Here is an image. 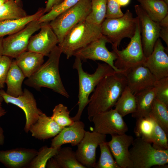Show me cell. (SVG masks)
Segmentation results:
<instances>
[{"instance_id":"obj_29","label":"cell","mask_w":168,"mask_h":168,"mask_svg":"<svg viewBox=\"0 0 168 168\" xmlns=\"http://www.w3.org/2000/svg\"><path fill=\"white\" fill-rule=\"evenodd\" d=\"M27 16L21 5L15 0H8L0 6V21L20 19Z\"/></svg>"},{"instance_id":"obj_42","label":"cell","mask_w":168,"mask_h":168,"mask_svg":"<svg viewBox=\"0 0 168 168\" xmlns=\"http://www.w3.org/2000/svg\"><path fill=\"white\" fill-rule=\"evenodd\" d=\"M64 0H48L45 7L44 8V13L49 12L53 8L62 2Z\"/></svg>"},{"instance_id":"obj_45","label":"cell","mask_w":168,"mask_h":168,"mask_svg":"<svg viewBox=\"0 0 168 168\" xmlns=\"http://www.w3.org/2000/svg\"><path fill=\"white\" fill-rule=\"evenodd\" d=\"M4 131L0 125V145L4 144L5 140V136Z\"/></svg>"},{"instance_id":"obj_27","label":"cell","mask_w":168,"mask_h":168,"mask_svg":"<svg viewBox=\"0 0 168 168\" xmlns=\"http://www.w3.org/2000/svg\"><path fill=\"white\" fill-rule=\"evenodd\" d=\"M114 106V109L123 117L135 111V96L128 86L122 92Z\"/></svg>"},{"instance_id":"obj_28","label":"cell","mask_w":168,"mask_h":168,"mask_svg":"<svg viewBox=\"0 0 168 168\" xmlns=\"http://www.w3.org/2000/svg\"><path fill=\"white\" fill-rule=\"evenodd\" d=\"M54 157L60 168H86L78 161L76 152L70 147L61 148Z\"/></svg>"},{"instance_id":"obj_35","label":"cell","mask_w":168,"mask_h":168,"mask_svg":"<svg viewBox=\"0 0 168 168\" xmlns=\"http://www.w3.org/2000/svg\"><path fill=\"white\" fill-rule=\"evenodd\" d=\"M51 117L60 126L64 128L72 125L74 121L69 115L70 112L68 108L62 104L56 105L53 110Z\"/></svg>"},{"instance_id":"obj_8","label":"cell","mask_w":168,"mask_h":168,"mask_svg":"<svg viewBox=\"0 0 168 168\" xmlns=\"http://www.w3.org/2000/svg\"><path fill=\"white\" fill-rule=\"evenodd\" d=\"M137 17L135 31L127 46L122 50L112 47L116 56L114 62L115 67L124 72L135 67L142 65L146 57L142 47L141 39V26Z\"/></svg>"},{"instance_id":"obj_51","label":"cell","mask_w":168,"mask_h":168,"mask_svg":"<svg viewBox=\"0 0 168 168\" xmlns=\"http://www.w3.org/2000/svg\"></svg>"},{"instance_id":"obj_7","label":"cell","mask_w":168,"mask_h":168,"mask_svg":"<svg viewBox=\"0 0 168 168\" xmlns=\"http://www.w3.org/2000/svg\"><path fill=\"white\" fill-rule=\"evenodd\" d=\"M137 17L127 10L122 16L115 18H105L101 25L102 35L112 45L117 48L124 38L131 39L135 31Z\"/></svg>"},{"instance_id":"obj_21","label":"cell","mask_w":168,"mask_h":168,"mask_svg":"<svg viewBox=\"0 0 168 168\" xmlns=\"http://www.w3.org/2000/svg\"><path fill=\"white\" fill-rule=\"evenodd\" d=\"M64 128L58 125L51 117L42 113L29 130L32 136L40 140L54 137Z\"/></svg>"},{"instance_id":"obj_14","label":"cell","mask_w":168,"mask_h":168,"mask_svg":"<svg viewBox=\"0 0 168 168\" xmlns=\"http://www.w3.org/2000/svg\"><path fill=\"white\" fill-rule=\"evenodd\" d=\"M106 135L95 131H86L76 154L78 161L86 168L94 167L96 163V151L99 144L106 141Z\"/></svg>"},{"instance_id":"obj_12","label":"cell","mask_w":168,"mask_h":168,"mask_svg":"<svg viewBox=\"0 0 168 168\" xmlns=\"http://www.w3.org/2000/svg\"><path fill=\"white\" fill-rule=\"evenodd\" d=\"M109 43L107 38L103 35L91 42L85 47L76 52L73 56L79 57L82 60L90 59L100 60L104 62L118 72H124L115 67L114 62L116 56L112 51H110L106 48V43Z\"/></svg>"},{"instance_id":"obj_34","label":"cell","mask_w":168,"mask_h":168,"mask_svg":"<svg viewBox=\"0 0 168 168\" xmlns=\"http://www.w3.org/2000/svg\"><path fill=\"white\" fill-rule=\"evenodd\" d=\"M99 146L100 151V157L93 168H120L114 160L107 142L105 141L102 142Z\"/></svg>"},{"instance_id":"obj_4","label":"cell","mask_w":168,"mask_h":168,"mask_svg":"<svg viewBox=\"0 0 168 168\" xmlns=\"http://www.w3.org/2000/svg\"><path fill=\"white\" fill-rule=\"evenodd\" d=\"M102 35L101 25L93 24L86 20L74 26L58 46L67 59Z\"/></svg>"},{"instance_id":"obj_19","label":"cell","mask_w":168,"mask_h":168,"mask_svg":"<svg viewBox=\"0 0 168 168\" xmlns=\"http://www.w3.org/2000/svg\"><path fill=\"white\" fill-rule=\"evenodd\" d=\"M38 151L34 149L17 148L0 151V162L8 168H28Z\"/></svg>"},{"instance_id":"obj_26","label":"cell","mask_w":168,"mask_h":168,"mask_svg":"<svg viewBox=\"0 0 168 168\" xmlns=\"http://www.w3.org/2000/svg\"><path fill=\"white\" fill-rule=\"evenodd\" d=\"M149 17L159 22L168 14V5L162 0H137Z\"/></svg>"},{"instance_id":"obj_10","label":"cell","mask_w":168,"mask_h":168,"mask_svg":"<svg viewBox=\"0 0 168 168\" xmlns=\"http://www.w3.org/2000/svg\"><path fill=\"white\" fill-rule=\"evenodd\" d=\"M0 95L7 104L15 105L23 110L26 118L24 130L26 133H28L30 127L36 122L39 116L43 113L37 108L33 94L28 89H25L21 95L15 97L8 95L3 89H1Z\"/></svg>"},{"instance_id":"obj_20","label":"cell","mask_w":168,"mask_h":168,"mask_svg":"<svg viewBox=\"0 0 168 168\" xmlns=\"http://www.w3.org/2000/svg\"><path fill=\"white\" fill-rule=\"evenodd\" d=\"M86 131L85 124L80 120L74 121L72 125L65 127L52 140L51 147H61L70 143L72 146L77 145L83 138Z\"/></svg>"},{"instance_id":"obj_16","label":"cell","mask_w":168,"mask_h":168,"mask_svg":"<svg viewBox=\"0 0 168 168\" xmlns=\"http://www.w3.org/2000/svg\"><path fill=\"white\" fill-rule=\"evenodd\" d=\"M161 40L156 42L153 50L146 58L142 65L147 68L156 80L168 77V56Z\"/></svg>"},{"instance_id":"obj_2","label":"cell","mask_w":168,"mask_h":168,"mask_svg":"<svg viewBox=\"0 0 168 168\" xmlns=\"http://www.w3.org/2000/svg\"><path fill=\"white\" fill-rule=\"evenodd\" d=\"M62 52L56 46L48 56V59L31 76L25 84L38 90L45 87L68 98L69 95L62 83L59 72V65Z\"/></svg>"},{"instance_id":"obj_41","label":"cell","mask_w":168,"mask_h":168,"mask_svg":"<svg viewBox=\"0 0 168 168\" xmlns=\"http://www.w3.org/2000/svg\"><path fill=\"white\" fill-rule=\"evenodd\" d=\"M160 26V37L168 46V14L159 22Z\"/></svg>"},{"instance_id":"obj_36","label":"cell","mask_w":168,"mask_h":168,"mask_svg":"<svg viewBox=\"0 0 168 168\" xmlns=\"http://www.w3.org/2000/svg\"><path fill=\"white\" fill-rule=\"evenodd\" d=\"M81 0H64L53 8L49 12L44 14L38 20L40 23L49 22L66 10L72 7Z\"/></svg>"},{"instance_id":"obj_17","label":"cell","mask_w":168,"mask_h":168,"mask_svg":"<svg viewBox=\"0 0 168 168\" xmlns=\"http://www.w3.org/2000/svg\"><path fill=\"white\" fill-rule=\"evenodd\" d=\"M111 136V140L107 143L115 161L120 168H132L129 148L132 144L133 137L125 133Z\"/></svg>"},{"instance_id":"obj_1","label":"cell","mask_w":168,"mask_h":168,"mask_svg":"<svg viewBox=\"0 0 168 168\" xmlns=\"http://www.w3.org/2000/svg\"><path fill=\"white\" fill-rule=\"evenodd\" d=\"M127 86L124 72L103 78L97 85L89 99L87 108L89 120L91 122L96 114L112 109Z\"/></svg>"},{"instance_id":"obj_23","label":"cell","mask_w":168,"mask_h":168,"mask_svg":"<svg viewBox=\"0 0 168 168\" xmlns=\"http://www.w3.org/2000/svg\"><path fill=\"white\" fill-rule=\"evenodd\" d=\"M156 93V89L153 86L134 94L136 109L135 111L132 114V117L137 119L149 116Z\"/></svg>"},{"instance_id":"obj_32","label":"cell","mask_w":168,"mask_h":168,"mask_svg":"<svg viewBox=\"0 0 168 168\" xmlns=\"http://www.w3.org/2000/svg\"><path fill=\"white\" fill-rule=\"evenodd\" d=\"M91 10L86 20L91 23L101 25L105 18L106 0H91Z\"/></svg>"},{"instance_id":"obj_25","label":"cell","mask_w":168,"mask_h":168,"mask_svg":"<svg viewBox=\"0 0 168 168\" xmlns=\"http://www.w3.org/2000/svg\"><path fill=\"white\" fill-rule=\"evenodd\" d=\"M25 77L15 60H12L5 81L7 86L6 93L15 97L21 95L23 93L22 85Z\"/></svg>"},{"instance_id":"obj_13","label":"cell","mask_w":168,"mask_h":168,"mask_svg":"<svg viewBox=\"0 0 168 168\" xmlns=\"http://www.w3.org/2000/svg\"><path fill=\"white\" fill-rule=\"evenodd\" d=\"M134 9L140 22L142 47L147 57L152 52L155 44L160 37V26L159 22L151 19L139 5H135Z\"/></svg>"},{"instance_id":"obj_31","label":"cell","mask_w":168,"mask_h":168,"mask_svg":"<svg viewBox=\"0 0 168 168\" xmlns=\"http://www.w3.org/2000/svg\"><path fill=\"white\" fill-rule=\"evenodd\" d=\"M154 125V120L149 116L137 118L134 132L137 138L152 143Z\"/></svg>"},{"instance_id":"obj_24","label":"cell","mask_w":168,"mask_h":168,"mask_svg":"<svg viewBox=\"0 0 168 168\" xmlns=\"http://www.w3.org/2000/svg\"><path fill=\"white\" fill-rule=\"evenodd\" d=\"M44 13V8H41L32 15L20 19L0 21V37L19 31L32 21L38 20Z\"/></svg>"},{"instance_id":"obj_33","label":"cell","mask_w":168,"mask_h":168,"mask_svg":"<svg viewBox=\"0 0 168 168\" xmlns=\"http://www.w3.org/2000/svg\"><path fill=\"white\" fill-rule=\"evenodd\" d=\"M61 147H48L45 146L41 148L30 163L29 168H45L49 160L58 152Z\"/></svg>"},{"instance_id":"obj_3","label":"cell","mask_w":168,"mask_h":168,"mask_svg":"<svg viewBox=\"0 0 168 168\" xmlns=\"http://www.w3.org/2000/svg\"><path fill=\"white\" fill-rule=\"evenodd\" d=\"M75 57L73 68L78 72L79 92L78 111L76 115L71 117L74 121L80 120L83 110L88 104L90 95L100 81L106 76L120 72L116 71L110 65L105 63H98L95 72L92 74H89L84 71L81 59L78 57Z\"/></svg>"},{"instance_id":"obj_37","label":"cell","mask_w":168,"mask_h":168,"mask_svg":"<svg viewBox=\"0 0 168 168\" xmlns=\"http://www.w3.org/2000/svg\"><path fill=\"white\" fill-rule=\"evenodd\" d=\"M167 136L168 135L164 130L155 121L152 140L153 146L159 150L168 149Z\"/></svg>"},{"instance_id":"obj_22","label":"cell","mask_w":168,"mask_h":168,"mask_svg":"<svg viewBox=\"0 0 168 168\" xmlns=\"http://www.w3.org/2000/svg\"><path fill=\"white\" fill-rule=\"evenodd\" d=\"M44 56L41 54L26 50L16 58L15 60L25 77L28 78L43 63Z\"/></svg>"},{"instance_id":"obj_39","label":"cell","mask_w":168,"mask_h":168,"mask_svg":"<svg viewBox=\"0 0 168 168\" xmlns=\"http://www.w3.org/2000/svg\"><path fill=\"white\" fill-rule=\"evenodd\" d=\"M12 61L10 57L4 55L0 56V89L5 87L7 75Z\"/></svg>"},{"instance_id":"obj_5","label":"cell","mask_w":168,"mask_h":168,"mask_svg":"<svg viewBox=\"0 0 168 168\" xmlns=\"http://www.w3.org/2000/svg\"><path fill=\"white\" fill-rule=\"evenodd\" d=\"M129 149L132 168H150L168 163V149H157L140 138L134 139Z\"/></svg>"},{"instance_id":"obj_30","label":"cell","mask_w":168,"mask_h":168,"mask_svg":"<svg viewBox=\"0 0 168 168\" xmlns=\"http://www.w3.org/2000/svg\"><path fill=\"white\" fill-rule=\"evenodd\" d=\"M168 106L155 98L149 116L152 117L168 135Z\"/></svg>"},{"instance_id":"obj_6","label":"cell","mask_w":168,"mask_h":168,"mask_svg":"<svg viewBox=\"0 0 168 168\" xmlns=\"http://www.w3.org/2000/svg\"><path fill=\"white\" fill-rule=\"evenodd\" d=\"M91 10V0H81L49 22L57 37L58 44L63 41L66 35L74 26L86 20Z\"/></svg>"},{"instance_id":"obj_18","label":"cell","mask_w":168,"mask_h":168,"mask_svg":"<svg viewBox=\"0 0 168 168\" xmlns=\"http://www.w3.org/2000/svg\"><path fill=\"white\" fill-rule=\"evenodd\" d=\"M124 73L127 86L134 94L153 87L156 81L149 70L142 64L130 68Z\"/></svg>"},{"instance_id":"obj_47","label":"cell","mask_w":168,"mask_h":168,"mask_svg":"<svg viewBox=\"0 0 168 168\" xmlns=\"http://www.w3.org/2000/svg\"><path fill=\"white\" fill-rule=\"evenodd\" d=\"M3 37H0V56L3 55L2 42Z\"/></svg>"},{"instance_id":"obj_43","label":"cell","mask_w":168,"mask_h":168,"mask_svg":"<svg viewBox=\"0 0 168 168\" xmlns=\"http://www.w3.org/2000/svg\"><path fill=\"white\" fill-rule=\"evenodd\" d=\"M46 167L48 168H60L58 163L54 157L49 160L46 164Z\"/></svg>"},{"instance_id":"obj_40","label":"cell","mask_w":168,"mask_h":168,"mask_svg":"<svg viewBox=\"0 0 168 168\" xmlns=\"http://www.w3.org/2000/svg\"><path fill=\"white\" fill-rule=\"evenodd\" d=\"M124 14L117 0H106L105 18H118Z\"/></svg>"},{"instance_id":"obj_49","label":"cell","mask_w":168,"mask_h":168,"mask_svg":"<svg viewBox=\"0 0 168 168\" xmlns=\"http://www.w3.org/2000/svg\"><path fill=\"white\" fill-rule=\"evenodd\" d=\"M15 1L19 4L21 5V0H15Z\"/></svg>"},{"instance_id":"obj_46","label":"cell","mask_w":168,"mask_h":168,"mask_svg":"<svg viewBox=\"0 0 168 168\" xmlns=\"http://www.w3.org/2000/svg\"><path fill=\"white\" fill-rule=\"evenodd\" d=\"M120 6H125L128 5L130 2V0H117Z\"/></svg>"},{"instance_id":"obj_9","label":"cell","mask_w":168,"mask_h":168,"mask_svg":"<svg viewBox=\"0 0 168 168\" xmlns=\"http://www.w3.org/2000/svg\"><path fill=\"white\" fill-rule=\"evenodd\" d=\"M41 23L38 20L32 21L19 31L3 38V55L15 58L27 50L32 35L40 29Z\"/></svg>"},{"instance_id":"obj_50","label":"cell","mask_w":168,"mask_h":168,"mask_svg":"<svg viewBox=\"0 0 168 168\" xmlns=\"http://www.w3.org/2000/svg\"><path fill=\"white\" fill-rule=\"evenodd\" d=\"M163 1L168 5V0H163Z\"/></svg>"},{"instance_id":"obj_44","label":"cell","mask_w":168,"mask_h":168,"mask_svg":"<svg viewBox=\"0 0 168 168\" xmlns=\"http://www.w3.org/2000/svg\"><path fill=\"white\" fill-rule=\"evenodd\" d=\"M4 101L2 97L0 95V118L7 113L6 110L2 107V103Z\"/></svg>"},{"instance_id":"obj_48","label":"cell","mask_w":168,"mask_h":168,"mask_svg":"<svg viewBox=\"0 0 168 168\" xmlns=\"http://www.w3.org/2000/svg\"><path fill=\"white\" fill-rule=\"evenodd\" d=\"M8 0H0V6Z\"/></svg>"},{"instance_id":"obj_15","label":"cell","mask_w":168,"mask_h":168,"mask_svg":"<svg viewBox=\"0 0 168 168\" xmlns=\"http://www.w3.org/2000/svg\"><path fill=\"white\" fill-rule=\"evenodd\" d=\"M49 22L41 23L40 30L37 34L31 37L27 50L48 56L57 46L58 43V39Z\"/></svg>"},{"instance_id":"obj_11","label":"cell","mask_w":168,"mask_h":168,"mask_svg":"<svg viewBox=\"0 0 168 168\" xmlns=\"http://www.w3.org/2000/svg\"><path fill=\"white\" fill-rule=\"evenodd\" d=\"M91 122L94 124V131L106 135L124 134L128 130L123 117L115 109L96 114Z\"/></svg>"},{"instance_id":"obj_38","label":"cell","mask_w":168,"mask_h":168,"mask_svg":"<svg viewBox=\"0 0 168 168\" xmlns=\"http://www.w3.org/2000/svg\"><path fill=\"white\" fill-rule=\"evenodd\" d=\"M153 87L156 90L155 98L168 106V77L156 80Z\"/></svg>"}]
</instances>
